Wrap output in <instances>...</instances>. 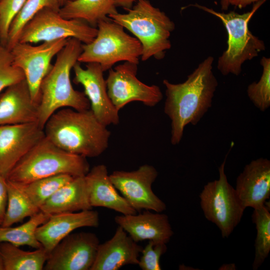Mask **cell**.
I'll return each mask as SVG.
<instances>
[{"instance_id": "20", "label": "cell", "mask_w": 270, "mask_h": 270, "mask_svg": "<svg viewBox=\"0 0 270 270\" xmlns=\"http://www.w3.org/2000/svg\"><path fill=\"white\" fill-rule=\"evenodd\" d=\"M38 106L25 79L9 86L0 96V126L38 122Z\"/></svg>"}, {"instance_id": "18", "label": "cell", "mask_w": 270, "mask_h": 270, "mask_svg": "<svg viewBox=\"0 0 270 270\" xmlns=\"http://www.w3.org/2000/svg\"><path fill=\"white\" fill-rule=\"evenodd\" d=\"M114 221L136 242L148 240L167 244L174 234L168 216L144 210L138 214H122Z\"/></svg>"}, {"instance_id": "7", "label": "cell", "mask_w": 270, "mask_h": 270, "mask_svg": "<svg viewBox=\"0 0 270 270\" xmlns=\"http://www.w3.org/2000/svg\"><path fill=\"white\" fill-rule=\"evenodd\" d=\"M96 38L90 43L82 45L79 62H96L104 72L119 62L138 64L142 54L138 40L128 34L124 28L110 18L100 22Z\"/></svg>"}, {"instance_id": "3", "label": "cell", "mask_w": 270, "mask_h": 270, "mask_svg": "<svg viewBox=\"0 0 270 270\" xmlns=\"http://www.w3.org/2000/svg\"><path fill=\"white\" fill-rule=\"evenodd\" d=\"M82 45L79 40L69 38L41 82L38 123L43 128L49 118L60 108H70L78 110L90 108L84 92L75 90L70 80V72L78 62Z\"/></svg>"}, {"instance_id": "41", "label": "cell", "mask_w": 270, "mask_h": 270, "mask_svg": "<svg viewBox=\"0 0 270 270\" xmlns=\"http://www.w3.org/2000/svg\"><path fill=\"white\" fill-rule=\"evenodd\" d=\"M0 224H1V222H0Z\"/></svg>"}, {"instance_id": "8", "label": "cell", "mask_w": 270, "mask_h": 270, "mask_svg": "<svg viewBox=\"0 0 270 270\" xmlns=\"http://www.w3.org/2000/svg\"><path fill=\"white\" fill-rule=\"evenodd\" d=\"M227 156L218 168V178L206 184L199 195L205 218L217 226L223 238L233 232L246 208L228 182L224 171Z\"/></svg>"}, {"instance_id": "31", "label": "cell", "mask_w": 270, "mask_h": 270, "mask_svg": "<svg viewBox=\"0 0 270 270\" xmlns=\"http://www.w3.org/2000/svg\"><path fill=\"white\" fill-rule=\"evenodd\" d=\"M24 79L23 72L12 64L10 50L0 44V93L9 86Z\"/></svg>"}, {"instance_id": "19", "label": "cell", "mask_w": 270, "mask_h": 270, "mask_svg": "<svg viewBox=\"0 0 270 270\" xmlns=\"http://www.w3.org/2000/svg\"><path fill=\"white\" fill-rule=\"evenodd\" d=\"M142 248L118 226L110 239L99 244L90 270H118L126 265H136Z\"/></svg>"}, {"instance_id": "21", "label": "cell", "mask_w": 270, "mask_h": 270, "mask_svg": "<svg viewBox=\"0 0 270 270\" xmlns=\"http://www.w3.org/2000/svg\"><path fill=\"white\" fill-rule=\"evenodd\" d=\"M89 201L92 207H104L122 214L137 213L118 192L112 183L107 167L103 164L94 166L84 176Z\"/></svg>"}, {"instance_id": "35", "label": "cell", "mask_w": 270, "mask_h": 270, "mask_svg": "<svg viewBox=\"0 0 270 270\" xmlns=\"http://www.w3.org/2000/svg\"><path fill=\"white\" fill-rule=\"evenodd\" d=\"M261 0H231L230 5L234 6L235 8H243L256 2Z\"/></svg>"}, {"instance_id": "34", "label": "cell", "mask_w": 270, "mask_h": 270, "mask_svg": "<svg viewBox=\"0 0 270 270\" xmlns=\"http://www.w3.org/2000/svg\"><path fill=\"white\" fill-rule=\"evenodd\" d=\"M8 202V188L6 178L0 174V221L4 218Z\"/></svg>"}, {"instance_id": "14", "label": "cell", "mask_w": 270, "mask_h": 270, "mask_svg": "<svg viewBox=\"0 0 270 270\" xmlns=\"http://www.w3.org/2000/svg\"><path fill=\"white\" fill-rule=\"evenodd\" d=\"M72 69L74 73L73 82L84 87L90 109L96 118L106 126L118 124L120 122L119 111L108 96L104 72L100 64L89 62L84 68L78 62Z\"/></svg>"}, {"instance_id": "10", "label": "cell", "mask_w": 270, "mask_h": 270, "mask_svg": "<svg viewBox=\"0 0 270 270\" xmlns=\"http://www.w3.org/2000/svg\"><path fill=\"white\" fill-rule=\"evenodd\" d=\"M138 64L124 62L109 70L106 80L108 96L118 111L130 102L138 101L153 107L163 98L160 88L147 85L136 77Z\"/></svg>"}, {"instance_id": "13", "label": "cell", "mask_w": 270, "mask_h": 270, "mask_svg": "<svg viewBox=\"0 0 270 270\" xmlns=\"http://www.w3.org/2000/svg\"><path fill=\"white\" fill-rule=\"evenodd\" d=\"M100 240L91 232L70 234L48 254L45 270H90Z\"/></svg>"}, {"instance_id": "6", "label": "cell", "mask_w": 270, "mask_h": 270, "mask_svg": "<svg viewBox=\"0 0 270 270\" xmlns=\"http://www.w3.org/2000/svg\"><path fill=\"white\" fill-rule=\"evenodd\" d=\"M90 170L86 158L67 152L44 136L18 162L6 179L26 184L61 174L84 176Z\"/></svg>"}, {"instance_id": "22", "label": "cell", "mask_w": 270, "mask_h": 270, "mask_svg": "<svg viewBox=\"0 0 270 270\" xmlns=\"http://www.w3.org/2000/svg\"><path fill=\"white\" fill-rule=\"evenodd\" d=\"M84 176L74 177L60 187L40 207V210L51 215L92 210Z\"/></svg>"}, {"instance_id": "15", "label": "cell", "mask_w": 270, "mask_h": 270, "mask_svg": "<svg viewBox=\"0 0 270 270\" xmlns=\"http://www.w3.org/2000/svg\"><path fill=\"white\" fill-rule=\"evenodd\" d=\"M45 136L38 122L0 126V174L8 173Z\"/></svg>"}, {"instance_id": "30", "label": "cell", "mask_w": 270, "mask_h": 270, "mask_svg": "<svg viewBox=\"0 0 270 270\" xmlns=\"http://www.w3.org/2000/svg\"><path fill=\"white\" fill-rule=\"evenodd\" d=\"M260 64L262 68L260 79L248 84L246 92L254 106L260 111L265 112L270 106V58L262 57Z\"/></svg>"}, {"instance_id": "27", "label": "cell", "mask_w": 270, "mask_h": 270, "mask_svg": "<svg viewBox=\"0 0 270 270\" xmlns=\"http://www.w3.org/2000/svg\"><path fill=\"white\" fill-rule=\"evenodd\" d=\"M252 221L256 230L254 242V257L252 268L257 270L268 256L270 252V206L265 204L254 209Z\"/></svg>"}, {"instance_id": "24", "label": "cell", "mask_w": 270, "mask_h": 270, "mask_svg": "<svg viewBox=\"0 0 270 270\" xmlns=\"http://www.w3.org/2000/svg\"><path fill=\"white\" fill-rule=\"evenodd\" d=\"M4 270H42L48 253L43 248L34 251H25L7 242L0 243Z\"/></svg>"}, {"instance_id": "33", "label": "cell", "mask_w": 270, "mask_h": 270, "mask_svg": "<svg viewBox=\"0 0 270 270\" xmlns=\"http://www.w3.org/2000/svg\"><path fill=\"white\" fill-rule=\"evenodd\" d=\"M167 250L166 244L148 240L142 248L138 265L142 270H160V257Z\"/></svg>"}, {"instance_id": "4", "label": "cell", "mask_w": 270, "mask_h": 270, "mask_svg": "<svg viewBox=\"0 0 270 270\" xmlns=\"http://www.w3.org/2000/svg\"><path fill=\"white\" fill-rule=\"evenodd\" d=\"M108 18L132 33L142 46V61L152 57L163 59L172 44L170 38L175 24L148 0H138L127 12H117Z\"/></svg>"}, {"instance_id": "29", "label": "cell", "mask_w": 270, "mask_h": 270, "mask_svg": "<svg viewBox=\"0 0 270 270\" xmlns=\"http://www.w3.org/2000/svg\"><path fill=\"white\" fill-rule=\"evenodd\" d=\"M74 178L69 174H61L36 180L26 184L16 183L32 203L40 209L57 190Z\"/></svg>"}, {"instance_id": "28", "label": "cell", "mask_w": 270, "mask_h": 270, "mask_svg": "<svg viewBox=\"0 0 270 270\" xmlns=\"http://www.w3.org/2000/svg\"><path fill=\"white\" fill-rule=\"evenodd\" d=\"M64 4V0H26L10 24L6 47L10 50L18 42L24 26L40 11L48 8L58 12Z\"/></svg>"}, {"instance_id": "32", "label": "cell", "mask_w": 270, "mask_h": 270, "mask_svg": "<svg viewBox=\"0 0 270 270\" xmlns=\"http://www.w3.org/2000/svg\"><path fill=\"white\" fill-rule=\"evenodd\" d=\"M26 0H0V44L6 46L10 24Z\"/></svg>"}, {"instance_id": "25", "label": "cell", "mask_w": 270, "mask_h": 270, "mask_svg": "<svg viewBox=\"0 0 270 270\" xmlns=\"http://www.w3.org/2000/svg\"><path fill=\"white\" fill-rule=\"evenodd\" d=\"M50 216L40 210L26 222L18 226H0V243L7 242L18 246H28L35 249L42 248L36 237V230Z\"/></svg>"}, {"instance_id": "5", "label": "cell", "mask_w": 270, "mask_h": 270, "mask_svg": "<svg viewBox=\"0 0 270 270\" xmlns=\"http://www.w3.org/2000/svg\"><path fill=\"white\" fill-rule=\"evenodd\" d=\"M266 0H261L254 3L250 11L243 14L234 11L228 13L218 12L198 4L189 6L216 16L226 29L227 48L218 58L217 64V68L222 75L238 76L244 62L265 50L264 42L252 34L249 30L248 24L256 12Z\"/></svg>"}, {"instance_id": "37", "label": "cell", "mask_w": 270, "mask_h": 270, "mask_svg": "<svg viewBox=\"0 0 270 270\" xmlns=\"http://www.w3.org/2000/svg\"><path fill=\"white\" fill-rule=\"evenodd\" d=\"M236 267L234 264H226L222 265L218 268L220 270H235Z\"/></svg>"}, {"instance_id": "2", "label": "cell", "mask_w": 270, "mask_h": 270, "mask_svg": "<svg viewBox=\"0 0 270 270\" xmlns=\"http://www.w3.org/2000/svg\"><path fill=\"white\" fill-rule=\"evenodd\" d=\"M92 110L70 108L54 112L46 122L45 136L62 150L86 158L96 157L108 148L110 132Z\"/></svg>"}, {"instance_id": "23", "label": "cell", "mask_w": 270, "mask_h": 270, "mask_svg": "<svg viewBox=\"0 0 270 270\" xmlns=\"http://www.w3.org/2000/svg\"><path fill=\"white\" fill-rule=\"evenodd\" d=\"M114 0H73L66 2L58 11L62 18L82 20L96 28L98 23L118 12Z\"/></svg>"}, {"instance_id": "39", "label": "cell", "mask_w": 270, "mask_h": 270, "mask_svg": "<svg viewBox=\"0 0 270 270\" xmlns=\"http://www.w3.org/2000/svg\"><path fill=\"white\" fill-rule=\"evenodd\" d=\"M0 270H4V266L2 258L0 252Z\"/></svg>"}, {"instance_id": "26", "label": "cell", "mask_w": 270, "mask_h": 270, "mask_svg": "<svg viewBox=\"0 0 270 270\" xmlns=\"http://www.w3.org/2000/svg\"><path fill=\"white\" fill-rule=\"evenodd\" d=\"M6 180L8 202L6 214L0 225L2 226H10L40 210L32 203L16 183Z\"/></svg>"}, {"instance_id": "40", "label": "cell", "mask_w": 270, "mask_h": 270, "mask_svg": "<svg viewBox=\"0 0 270 270\" xmlns=\"http://www.w3.org/2000/svg\"><path fill=\"white\" fill-rule=\"evenodd\" d=\"M64 0L65 3H66L67 2L72 1V0Z\"/></svg>"}, {"instance_id": "12", "label": "cell", "mask_w": 270, "mask_h": 270, "mask_svg": "<svg viewBox=\"0 0 270 270\" xmlns=\"http://www.w3.org/2000/svg\"><path fill=\"white\" fill-rule=\"evenodd\" d=\"M158 172L152 166L145 164L132 171L116 170L110 174L116 188L137 212L150 210L162 212L166 204L152 190Z\"/></svg>"}, {"instance_id": "17", "label": "cell", "mask_w": 270, "mask_h": 270, "mask_svg": "<svg viewBox=\"0 0 270 270\" xmlns=\"http://www.w3.org/2000/svg\"><path fill=\"white\" fill-rule=\"evenodd\" d=\"M98 212L92 210L51 214L36 230L42 247L50 253L54 246L75 230L82 227L97 228Z\"/></svg>"}, {"instance_id": "1", "label": "cell", "mask_w": 270, "mask_h": 270, "mask_svg": "<svg viewBox=\"0 0 270 270\" xmlns=\"http://www.w3.org/2000/svg\"><path fill=\"white\" fill-rule=\"evenodd\" d=\"M214 58L208 56L181 83L163 80L164 112L170 120V142L179 144L185 127L196 125L212 107L218 82L213 72Z\"/></svg>"}, {"instance_id": "11", "label": "cell", "mask_w": 270, "mask_h": 270, "mask_svg": "<svg viewBox=\"0 0 270 270\" xmlns=\"http://www.w3.org/2000/svg\"><path fill=\"white\" fill-rule=\"evenodd\" d=\"M68 39L44 42L38 46L18 42L10 50L12 64L23 72L34 101L40 103L41 82L52 65V58L64 46Z\"/></svg>"}, {"instance_id": "9", "label": "cell", "mask_w": 270, "mask_h": 270, "mask_svg": "<svg viewBox=\"0 0 270 270\" xmlns=\"http://www.w3.org/2000/svg\"><path fill=\"white\" fill-rule=\"evenodd\" d=\"M97 32L96 28L82 20L64 18L58 11L46 8L24 26L18 42L32 44L74 38L88 44L94 40Z\"/></svg>"}, {"instance_id": "36", "label": "cell", "mask_w": 270, "mask_h": 270, "mask_svg": "<svg viewBox=\"0 0 270 270\" xmlns=\"http://www.w3.org/2000/svg\"><path fill=\"white\" fill-rule=\"evenodd\" d=\"M138 0H114L116 7H121L126 10H128L133 6V4Z\"/></svg>"}, {"instance_id": "16", "label": "cell", "mask_w": 270, "mask_h": 270, "mask_svg": "<svg viewBox=\"0 0 270 270\" xmlns=\"http://www.w3.org/2000/svg\"><path fill=\"white\" fill-rule=\"evenodd\" d=\"M234 189L246 208L264 206L270 197V160L260 158L246 164L236 179Z\"/></svg>"}, {"instance_id": "38", "label": "cell", "mask_w": 270, "mask_h": 270, "mask_svg": "<svg viewBox=\"0 0 270 270\" xmlns=\"http://www.w3.org/2000/svg\"><path fill=\"white\" fill-rule=\"evenodd\" d=\"M231 0H220L221 9L222 10H227L230 6Z\"/></svg>"}]
</instances>
